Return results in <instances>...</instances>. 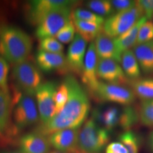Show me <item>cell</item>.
Listing matches in <instances>:
<instances>
[{"mask_svg": "<svg viewBox=\"0 0 153 153\" xmlns=\"http://www.w3.org/2000/svg\"><path fill=\"white\" fill-rule=\"evenodd\" d=\"M153 40V22L151 20H147L140 28L137 35L136 45L148 43Z\"/></svg>", "mask_w": 153, "mask_h": 153, "instance_id": "cell-32", "label": "cell"}, {"mask_svg": "<svg viewBox=\"0 0 153 153\" xmlns=\"http://www.w3.org/2000/svg\"><path fill=\"white\" fill-rule=\"evenodd\" d=\"M138 111L140 121L145 126L153 127V99L142 101Z\"/></svg>", "mask_w": 153, "mask_h": 153, "instance_id": "cell-29", "label": "cell"}, {"mask_svg": "<svg viewBox=\"0 0 153 153\" xmlns=\"http://www.w3.org/2000/svg\"><path fill=\"white\" fill-rule=\"evenodd\" d=\"M36 62L40 70L47 73L57 72L65 74L70 70L67 57L64 53H53L38 51L36 55Z\"/></svg>", "mask_w": 153, "mask_h": 153, "instance_id": "cell-16", "label": "cell"}, {"mask_svg": "<svg viewBox=\"0 0 153 153\" xmlns=\"http://www.w3.org/2000/svg\"><path fill=\"white\" fill-rule=\"evenodd\" d=\"M72 19L73 20L85 21L103 25L105 22L104 17L99 16L90 10L82 8H76L72 11Z\"/></svg>", "mask_w": 153, "mask_h": 153, "instance_id": "cell-28", "label": "cell"}, {"mask_svg": "<svg viewBox=\"0 0 153 153\" xmlns=\"http://www.w3.org/2000/svg\"><path fill=\"white\" fill-rule=\"evenodd\" d=\"M120 142L125 145L128 153H138L141 146V137L133 131H125L119 135Z\"/></svg>", "mask_w": 153, "mask_h": 153, "instance_id": "cell-26", "label": "cell"}, {"mask_svg": "<svg viewBox=\"0 0 153 153\" xmlns=\"http://www.w3.org/2000/svg\"><path fill=\"white\" fill-rule=\"evenodd\" d=\"M120 62L122 68L130 81L133 82L140 79L142 71L133 51L130 50L124 52L122 54Z\"/></svg>", "mask_w": 153, "mask_h": 153, "instance_id": "cell-22", "label": "cell"}, {"mask_svg": "<svg viewBox=\"0 0 153 153\" xmlns=\"http://www.w3.org/2000/svg\"><path fill=\"white\" fill-rule=\"evenodd\" d=\"M39 51L53 53H63L64 46L55 38L50 37L40 40Z\"/></svg>", "mask_w": 153, "mask_h": 153, "instance_id": "cell-30", "label": "cell"}, {"mask_svg": "<svg viewBox=\"0 0 153 153\" xmlns=\"http://www.w3.org/2000/svg\"><path fill=\"white\" fill-rule=\"evenodd\" d=\"M111 4L115 11H122L131 9L137 4V1L132 0H112Z\"/></svg>", "mask_w": 153, "mask_h": 153, "instance_id": "cell-35", "label": "cell"}, {"mask_svg": "<svg viewBox=\"0 0 153 153\" xmlns=\"http://www.w3.org/2000/svg\"><path fill=\"white\" fill-rule=\"evenodd\" d=\"M76 153H89V152H82V151H81V150H78L77 152H76Z\"/></svg>", "mask_w": 153, "mask_h": 153, "instance_id": "cell-43", "label": "cell"}, {"mask_svg": "<svg viewBox=\"0 0 153 153\" xmlns=\"http://www.w3.org/2000/svg\"><path fill=\"white\" fill-rule=\"evenodd\" d=\"M4 19V15L3 14L1 11L0 10V24H4V23H5Z\"/></svg>", "mask_w": 153, "mask_h": 153, "instance_id": "cell-41", "label": "cell"}, {"mask_svg": "<svg viewBox=\"0 0 153 153\" xmlns=\"http://www.w3.org/2000/svg\"><path fill=\"white\" fill-rule=\"evenodd\" d=\"M87 42L79 36L76 34L67 52V62L69 70L74 74L80 75L83 70L84 63L87 53Z\"/></svg>", "mask_w": 153, "mask_h": 153, "instance_id": "cell-15", "label": "cell"}, {"mask_svg": "<svg viewBox=\"0 0 153 153\" xmlns=\"http://www.w3.org/2000/svg\"><path fill=\"white\" fill-rule=\"evenodd\" d=\"M19 145L26 153H49L51 146L48 137L37 132L23 135L19 140Z\"/></svg>", "mask_w": 153, "mask_h": 153, "instance_id": "cell-17", "label": "cell"}, {"mask_svg": "<svg viewBox=\"0 0 153 153\" xmlns=\"http://www.w3.org/2000/svg\"><path fill=\"white\" fill-rule=\"evenodd\" d=\"M143 16V11L137 4L128 10L118 11L105 20L102 32L114 39L131 29Z\"/></svg>", "mask_w": 153, "mask_h": 153, "instance_id": "cell-5", "label": "cell"}, {"mask_svg": "<svg viewBox=\"0 0 153 153\" xmlns=\"http://www.w3.org/2000/svg\"><path fill=\"white\" fill-rule=\"evenodd\" d=\"M106 153H128V150L123 143L113 142L106 146Z\"/></svg>", "mask_w": 153, "mask_h": 153, "instance_id": "cell-37", "label": "cell"}, {"mask_svg": "<svg viewBox=\"0 0 153 153\" xmlns=\"http://www.w3.org/2000/svg\"><path fill=\"white\" fill-rule=\"evenodd\" d=\"M77 1L71 0H35L28 3L27 18L33 25H38L51 11L61 8H72Z\"/></svg>", "mask_w": 153, "mask_h": 153, "instance_id": "cell-10", "label": "cell"}, {"mask_svg": "<svg viewBox=\"0 0 153 153\" xmlns=\"http://www.w3.org/2000/svg\"><path fill=\"white\" fill-rule=\"evenodd\" d=\"M78 34L87 42H91L103 31V25L85 21L73 20Z\"/></svg>", "mask_w": 153, "mask_h": 153, "instance_id": "cell-23", "label": "cell"}, {"mask_svg": "<svg viewBox=\"0 0 153 153\" xmlns=\"http://www.w3.org/2000/svg\"><path fill=\"white\" fill-rule=\"evenodd\" d=\"M97 76L106 83L113 85L124 86L131 82L119 63L109 59H99Z\"/></svg>", "mask_w": 153, "mask_h": 153, "instance_id": "cell-13", "label": "cell"}, {"mask_svg": "<svg viewBox=\"0 0 153 153\" xmlns=\"http://www.w3.org/2000/svg\"><path fill=\"white\" fill-rule=\"evenodd\" d=\"M132 90L143 101L153 99V78L139 79L131 82Z\"/></svg>", "mask_w": 153, "mask_h": 153, "instance_id": "cell-24", "label": "cell"}, {"mask_svg": "<svg viewBox=\"0 0 153 153\" xmlns=\"http://www.w3.org/2000/svg\"><path fill=\"white\" fill-rule=\"evenodd\" d=\"M99 59H109L118 63L121 61V55L118 52L114 40L101 32L94 42Z\"/></svg>", "mask_w": 153, "mask_h": 153, "instance_id": "cell-19", "label": "cell"}, {"mask_svg": "<svg viewBox=\"0 0 153 153\" xmlns=\"http://www.w3.org/2000/svg\"><path fill=\"white\" fill-rule=\"evenodd\" d=\"M87 6L89 10L102 17H109L115 12L111 1L108 0H91L87 1Z\"/></svg>", "mask_w": 153, "mask_h": 153, "instance_id": "cell-27", "label": "cell"}, {"mask_svg": "<svg viewBox=\"0 0 153 153\" xmlns=\"http://www.w3.org/2000/svg\"><path fill=\"white\" fill-rule=\"evenodd\" d=\"M0 57H5L4 47V44H3L2 38H1V34H0Z\"/></svg>", "mask_w": 153, "mask_h": 153, "instance_id": "cell-39", "label": "cell"}, {"mask_svg": "<svg viewBox=\"0 0 153 153\" xmlns=\"http://www.w3.org/2000/svg\"><path fill=\"white\" fill-rule=\"evenodd\" d=\"M0 34L4 47L6 60L14 65L27 60L33 47L29 35L20 28L6 23L0 24Z\"/></svg>", "mask_w": 153, "mask_h": 153, "instance_id": "cell-2", "label": "cell"}, {"mask_svg": "<svg viewBox=\"0 0 153 153\" xmlns=\"http://www.w3.org/2000/svg\"><path fill=\"white\" fill-rule=\"evenodd\" d=\"M92 96L100 101L115 103L125 106H131L135 102L136 97L131 89L125 86L101 81Z\"/></svg>", "mask_w": 153, "mask_h": 153, "instance_id": "cell-8", "label": "cell"}, {"mask_svg": "<svg viewBox=\"0 0 153 153\" xmlns=\"http://www.w3.org/2000/svg\"><path fill=\"white\" fill-rule=\"evenodd\" d=\"M109 139V132L91 118L79 129L78 148L82 152L99 153L104 150Z\"/></svg>", "mask_w": 153, "mask_h": 153, "instance_id": "cell-4", "label": "cell"}, {"mask_svg": "<svg viewBox=\"0 0 153 153\" xmlns=\"http://www.w3.org/2000/svg\"><path fill=\"white\" fill-rule=\"evenodd\" d=\"M68 86V99L60 112L47 123L41 124L35 132L47 136L63 129L79 128L87 120L90 102L87 92L74 76L64 79Z\"/></svg>", "mask_w": 153, "mask_h": 153, "instance_id": "cell-1", "label": "cell"}, {"mask_svg": "<svg viewBox=\"0 0 153 153\" xmlns=\"http://www.w3.org/2000/svg\"><path fill=\"white\" fill-rule=\"evenodd\" d=\"M12 106L13 123L19 130L34 125L39 119L38 107L33 97L22 93L12 103Z\"/></svg>", "mask_w": 153, "mask_h": 153, "instance_id": "cell-6", "label": "cell"}, {"mask_svg": "<svg viewBox=\"0 0 153 153\" xmlns=\"http://www.w3.org/2000/svg\"><path fill=\"white\" fill-rule=\"evenodd\" d=\"M133 53L141 71L146 74H153V41L135 45Z\"/></svg>", "mask_w": 153, "mask_h": 153, "instance_id": "cell-21", "label": "cell"}, {"mask_svg": "<svg viewBox=\"0 0 153 153\" xmlns=\"http://www.w3.org/2000/svg\"><path fill=\"white\" fill-rule=\"evenodd\" d=\"M80 128L58 131L48 137L51 145L55 150L65 153H76L79 150L78 140Z\"/></svg>", "mask_w": 153, "mask_h": 153, "instance_id": "cell-14", "label": "cell"}, {"mask_svg": "<svg viewBox=\"0 0 153 153\" xmlns=\"http://www.w3.org/2000/svg\"><path fill=\"white\" fill-rule=\"evenodd\" d=\"M11 76L14 81L12 85L30 97L36 96L38 89L43 84L40 69L28 60L14 65Z\"/></svg>", "mask_w": 153, "mask_h": 153, "instance_id": "cell-3", "label": "cell"}, {"mask_svg": "<svg viewBox=\"0 0 153 153\" xmlns=\"http://www.w3.org/2000/svg\"><path fill=\"white\" fill-rule=\"evenodd\" d=\"M140 120L139 111L132 106H127L120 111L118 126L125 131H131V128Z\"/></svg>", "mask_w": 153, "mask_h": 153, "instance_id": "cell-25", "label": "cell"}, {"mask_svg": "<svg viewBox=\"0 0 153 153\" xmlns=\"http://www.w3.org/2000/svg\"><path fill=\"white\" fill-rule=\"evenodd\" d=\"M0 153H26L24 152V151L21 150L20 148L19 149H16V150H4L1 152Z\"/></svg>", "mask_w": 153, "mask_h": 153, "instance_id": "cell-40", "label": "cell"}, {"mask_svg": "<svg viewBox=\"0 0 153 153\" xmlns=\"http://www.w3.org/2000/svg\"><path fill=\"white\" fill-rule=\"evenodd\" d=\"M57 85L54 82L43 83L36 93L41 124L47 123L55 116V97Z\"/></svg>", "mask_w": 153, "mask_h": 153, "instance_id": "cell-9", "label": "cell"}, {"mask_svg": "<svg viewBox=\"0 0 153 153\" xmlns=\"http://www.w3.org/2000/svg\"><path fill=\"white\" fill-rule=\"evenodd\" d=\"M75 30L76 28L74 23L71 21L56 34L55 38L60 43L68 44L74 40L76 36Z\"/></svg>", "mask_w": 153, "mask_h": 153, "instance_id": "cell-33", "label": "cell"}, {"mask_svg": "<svg viewBox=\"0 0 153 153\" xmlns=\"http://www.w3.org/2000/svg\"><path fill=\"white\" fill-rule=\"evenodd\" d=\"M120 114V111L117 107L109 106L94 109L91 118L99 126L110 132L118 126Z\"/></svg>", "mask_w": 153, "mask_h": 153, "instance_id": "cell-18", "label": "cell"}, {"mask_svg": "<svg viewBox=\"0 0 153 153\" xmlns=\"http://www.w3.org/2000/svg\"><path fill=\"white\" fill-rule=\"evenodd\" d=\"M72 8L56 9L47 14L38 25L35 34L36 38L42 40L56 36L63 27L72 21Z\"/></svg>", "mask_w": 153, "mask_h": 153, "instance_id": "cell-7", "label": "cell"}, {"mask_svg": "<svg viewBox=\"0 0 153 153\" xmlns=\"http://www.w3.org/2000/svg\"><path fill=\"white\" fill-rule=\"evenodd\" d=\"M148 145L149 148L153 153V131H152L148 135Z\"/></svg>", "mask_w": 153, "mask_h": 153, "instance_id": "cell-38", "label": "cell"}, {"mask_svg": "<svg viewBox=\"0 0 153 153\" xmlns=\"http://www.w3.org/2000/svg\"><path fill=\"white\" fill-rule=\"evenodd\" d=\"M9 73V65L3 57H0V89L9 91L8 78Z\"/></svg>", "mask_w": 153, "mask_h": 153, "instance_id": "cell-34", "label": "cell"}, {"mask_svg": "<svg viewBox=\"0 0 153 153\" xmlns=\"http://www.w3.org/2000/svg\"><path fill=\"white\" fill-rule=\"evenodd\" d=\"M137 4L143 11L144 16L150 20L153 17V0H139Z\"/></svg>", "mask_w": 153, "mask_h": 153, "instance_id": "cell-36", "label": "cell"}, {"mask_svg": "<svg viewBox=\"0 0 153 153\" xmlns=\"http://www.w3.org/2000/svg\"><path fill=\"white\" fill-rule=\"evenodd\" d=\"M12 101L10 91L0 89V145L11 143L14 124L11 120Z\"/></svg>", "mask_w": 153, "mask_h": 153, "instance_id": "cell-11", "label": "cell"}, {"mask_svg": "<svg viewBox=\"0 0 153 153\" xmlns=\"http://www.w3.org/2000/svg\"><path fill=\"white\" fill-rule=\"evenodd\" d=\"M98 61L99 57L96 52L94 43L92 42L87 48L83 70L80 74L82 84L91 95L94 94L100 82L97 76Z\"/></svg>", "mask_w": 153, "mask_h": 153, "instance_id": "cell-12", "label": "cell"}, {"mask_svg": "<svg viewBox=\"0 0 153 153\" xmlns=\"http://www.w3.org/2000/svg\"><path fill=\"white\" fill-rule=\"evenodd\" d=\"M68 99V86L66 82L63 80L57 89L55 97V115L60 112L65 105Z\"/></svg>", "mask_w": 153, "mask_h": 153, "instance_id": "cell-31", "label": "cell"}, {"mask_svg": "<svg viewBox=\"0 0 153 153\" xmlns=\"http://www.w3.org/2000/svg\"><path fill=\"white\" fill-rule=\"evenodd\" d=\"M147 20L146 17L143 16L131 29L119 37L114 38L115 45L121 56L124 52L130 51L131 48L135 46L140 28Z\"/></svg>", "mask_w": 153, "mask_h": 153, "instance_id": "cell-20", "label": "cell"}, {"mask_svg": "<svg viewBox=\"0 0 153 153\" xmlns=\"http://www.w3.org/2000/svg\"><path fill=\"white\" fill-rule=\"evenodd\" d=\"M49 153H65V152H60V151H57V150H54Z\"/></svg>", "mask_w": 153, "mask_h": 153, "instance_id": "cell-42", "label": "cell"}]
</instances>
